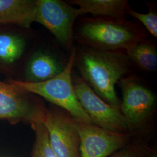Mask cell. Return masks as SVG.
Instances as JSON below:
<instances>
[{
  "instance_id": "cell-1",
  "label": "cell",
  "mask_w": 157,
  "mask_h": 157,
  "mask_svg": "<svg viewBox=\"0 0 157 157\" xmlns=\"http://www.w3.org/2000/svg\"><path fill=\"white\" fill-rule=\"evenodd\" d=\"M130 63L124 51L101 50L82 45L76 49L74 65L97 95L120 109L115 86L129 72Z\"/></svg>"
},
{
  "instance_id": "cell-2",
  "label": "cell",
  "mask_w": 157,
  "mask_h": 157,
  "mask_svg": "<svg viewBox=\"0 0 157 157\" xmlns=\"http://www.w3.org/2000/svg\"><path fill=\"white\" fill-rule=\"evenodd\" d=\"M145 32L122 19L87 17L79 20L75 38L82 46L105 51H124L146 38Z\"/></svg>"
},
{
  "instance_id": "cell-3",
  "label": "cell",
  "mask_w": 157,
  "mask_h": 157,
  "mask_svg": "<svg viewBox=\"0 0 157 157\" xmlns=\"http://www.w3.org/2000/svg\"><path fill=\"white\" fill-rule=\"evenodd\" d=\"M76 49L71 51L67 65L62 72L44 82L31 83L13 80L18 87L34 95H39L56 107L69 113L75 119L86 124H93L89 117L79 104L72 82V69Z\"/></svg>"
},
{
  "instance_id": "cell-4",
  "label": "cell",
  "mask_w": 157,
  "mask_h": 157,
  "mask_svg": "<svg viewBox=\"0 0 157 157\" xmlns=\"http://www.w3.org/2000/svg\"><path fill=\"white\" fill-rule=\"evenodd\" d=\"M78 8L61 0H37L34 22L48 29L63 48L72 50L74 25L80 17Z\"/></svg>"
},
{
  "instance_id": "cell-5",
  "label": "cell",
  "mask_w": 157,
  "mask_h": 157,
  "mask_svg": "<svg viewBox=\"0 0 157 157\" xmlns=\"http://www.w3.org/2000/svg\"><path fill=\"white\" fill-rule=\"evenodd\" d=\"M118 84L122 94L120 112L128 130L136 129L145 123L154 112L156 96L141 79L136 77L124 76Z\"/></svg>"
},
{
  "instance_id": "cell-6",
  "label": "cell",
  "mask_w": 157,
  "mask_h": 157,
  "mask_svg": "<svg viewBox=\"0 0 157 157\" xmlns=\"http://www.w3.org/2000/svg\"><path fill=\"white\" fill-rule=\"evenodd\" d=\"M73 88L81 107L93 124L102 129L124 133L128 128L120 109L108 104L77 75H72Z\"/></svg>"
},
{
  "instance_id": "cell-7",
  "label": "cell",
  "mask_w": 157,
  "mask_h": 157,
  "mask_svg": "<svg viewBox=\"0 0 157 157\" xmlns=\"http://www.w3.org/2000/svg\"><path fill=\"white\" fill-rule=\"evenodd\" d=\"M43 123L57 157H80V138L75 118L59 107L52 108L47 109Z\"/></svg>"
},
{
  "instance_id": "cell-8",
  "label": "cell",
  "mask_w": 157,
  "mask_h": 157,
  "mask_svg": "<svg viewBox=\"0 0 157 157\" xmlns=\"http://www.w3.org/2000/svg\"><path fill=\"white\" fill-rule=\"evenodd\" d=\"M33 95L12 82L0 81V119L30 124L43 122L47 109L34 99Z\"/></svg>"
},
{
  "instance_id": "cell-9",
  "label": "cell",
  "mask_w": 157,
  "mask_h": 157,
  "mask_svg": "<svg viewBox=\"0 0 157 157\" xmlns=\"http://www.w3.org/2000/svg\"><path fill=\"white\" fill-rule=\"evenodd\" d=\"M80 138V157H108L128 144L129 136L76 119Z\"/></svg>"
},
{
  "instance_id": "cell-10",
  "label": "cell",
  "mask_w": 157,
  "mask_h": 157,
  "mask_svg": "<svg viewBox=\"0 0 157 157\" xmlns=\"http://www.w3.org/2000/svg\"><path fill=\"white\" fill-rule=\"evenodd\" d=\"M68 60L49 49H36L26 59L19 81L36 83L54 78L65 69Z\"/></svg>"
},
{
  "instance_id": "cell-11",
  "label": "cell",
  "mask_w": 157,
  "mask_h": 157,
  "mask_svg": "<svg viewBox=\"0 0 157 157\" xmlns=\"http://www.w3.org/2000/svg\"><path fill=\"white\" fill-rule=\"evenodd\" d=\"M28 45L27 37L22 31L0 27V73H10L19 65Z\"/></svg>"
},
{
  "instance_id": "cell-12",
  "label": "cell",
  "mask_w": 157,
  "mask_h": 157,
  "mask_svg": "<svg viewBox=\"0 0 157 157\" xmlns=\"http://www.w3.org/2000/svg\"><path fill=\"white\" fill-rule=\"evenodd\" d=\"M37 0H0V25L29 29L34 22Z\"/></svg>"
},
{
  "instance_id": "cell-13",
  "label": "cell",
  "mask_w": 157,
  "mask_h": 157,
  "mask_svg": "<svg viewBox=\"0 0 157 157\" xmlns=\"http://www.w3.org/2000/svg\"><path fill=\"white\" fill-rule=\"evenodd\" d=\"M68 2L78 6L81 16L90 13L94 17L122 19L130 7L126 0H72Z\"/></svg>"
},
{
  "instance_id": "cell-14",
  "label": "cell",
  "mask_w": 157,
  "mask_h": 157,
  "mask_svg": "<svg viewBox=\"0 0 157 157\" xmlns=\"http://www.w3.org/2000/svg\"><path fill=\"white\" fill-rule=\"evenodd\" d=\"M130 62L140 69L154 72L157 69V51L155 45L146 39L137 42L125 51Z\"/></svg>"
},
{
  "instance_id": "cell-15",
  "label": "cell",
  "mask_w": 157,
  "mask_h": 157,
  "mask_svg": "<svg viewBox=\"0 0 157 157\" xmlns=\"http://www.w3.org/2000/svg\"><path fill=\"white\" fill-rule=\"evenodd\" d=\"M35 133V141L31 157H58L50 143L47 128L43 122L30 124Z\"/></svg>"
},
{
  "instance_id": "cell-16",
  "label": "cell",
  "mask_w": 157,
  "mask_h": 157,
  "mask_svg": "<svg viewBox=\"0 0 157 157\" xmlns=\"http://www.w3.org/2000/svg\"><path fill=\"white\" fill-rule=\"evenodd\" d=\"M127 13L139 21L152 37L157 39V13L154 9L150 7L148 12L144 14L135 11L129 7Z\"/></svg>"
},
{
  "instance_id": "cell-17",
  "label": "cell",
  "mask_w": 157,
  "mask_h": 157,
  "mask_svg": "<svg viewBox=\"0 0 157 157\" xmlns=\"http://www.w3.org/2000/svg\"><path fill=\"white\" fill-rule=\"evenodd\" d=\"M111 157H148V152L141 146L126 144L113 153Z\"/></svg>"
},
{
  "instance_id": "cell-18",
  "label": "cell",
  "mask_w": 157,
  "mask_h": 157,
  "mask_svg": "<svg viewBox=\"0 0 157 157\" xmlns=\"http://www.w3.org/2000/svg\"><path fill=\"white\" fill-rule=\"evenodd\" d=\"M148 157H157V155L155 152H148Z\"/></svg>"
}]
</instances>
